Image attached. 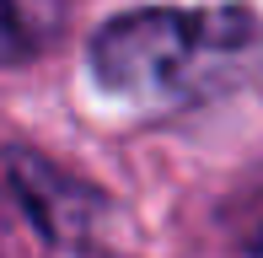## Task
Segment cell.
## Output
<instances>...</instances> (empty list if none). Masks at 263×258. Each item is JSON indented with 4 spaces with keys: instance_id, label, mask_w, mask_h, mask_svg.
Returning a JSON list of instances; mask_svg holds the SVG:
<instances>
[{
    "instance_id": "4",
    "label": "cell",
    "mask_w": 263,
    "mask_h": 258,
    "mask_svg": "<svg viewBox=\"0 0 263 258\" xmlns=\"http://www.w3.org/2000/svg\"><path fill=\"white\" fill-rule=\"evenodd\" d=\"M97 258H124V253H97Z\"/></svg>"
},
{
    "instance_id": "1",
    "label": "cell",
    "mask_w": 263,
    "mask_h": 258,
    "mask_svg": "<svg viewBox=\"0 0 263 258\" xmlns=\"http://www.w3.org/2000/svg\"><path fill=\"white\" fill-rule=\"evenodd\" d=\"M258 27L247 11H124L91 38V76L113 97L166 102L220 76L231 54L253 49Z\"/></svg>"
},
{
    "instance_id": "3",
    "label": "cell",
    "mask_w": 263,
    "mask_h": 258,
    "mask_svg": "<svg viewBox=\"0 0 263 258\" xmlns=\"http://www.w3.org/2000/svg\"><path fill=\"white\" fill-rule=\"evenodd\" d=\"M253 258H263V226H258V237H253Z\"/></svg>"
},
{
    "instance_id": "2",
    "label": "cell",
    "mask_w": 263,
    "mask_h": 258,
    "mask_svg": "<svg viewBox=\"0 0 263 258\" xmlns=\"http://www.w3.org/2000/svg\"><path fill=\"white\" fill-rule=\"evenodd\" d=\"M6 178H11V194H16V205L27 210V220L38 226L43 242H54V248H81V242L97 231L102 194L91 189V183L70 178L65 167H54V161L11 145L6 151Z\"/></svg>"
}]
</instances>
